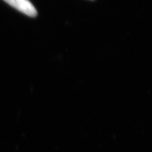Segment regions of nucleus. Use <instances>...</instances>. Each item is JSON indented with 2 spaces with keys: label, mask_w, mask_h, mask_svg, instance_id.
<instances>
[{
  "label": "nucleus",
  "mask_w": 152,
  "mask_h": 152,
  "mask_svg": "<svg viewBox=\"0 0 152 152\" xmlns=\"http://www.w3.org/2000/svg\"><path fill=\"white\" fill-rule=\"evenodd\" d=\"M11 7L30 17H35L37 12L29 0H4Z\"/></svg>",
  "instance_id": "f257e3e1"
}]
</instances>
